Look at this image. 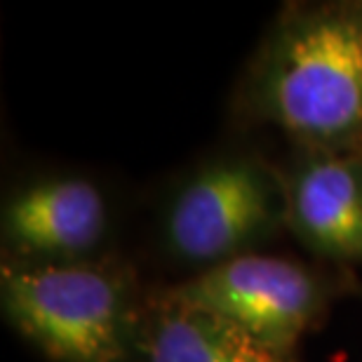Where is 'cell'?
<instances>
[{"label":"cell","mask_w":362,"mask_h":362,"mask_svg":"<svg viewBox=\"0 0 362 362\" xmlns=\"http://www.w3.org/2000/svg\"><path fill=\"white\" fill-rule=\"evenodd\" d=\"M233 111L292 148H362V0L287 5L252 54Z\"/></svg>","instance_id":"obj_1"},{"label":"cell","mask_w":362,"mask_h":362,"mask_svg":"<svg viewBox=\"0 0 362 362\" xmlns=\"http://www.w3.org/2000/svg\"><path fill=\"white\" fill-rule=\"evenodd\" d=\"M151 289L122 257L0 266L7 325L49 362H139Z\"/></svg>","instance_id":"obj_2"},{"label":"cell","mask_w":362,"mask_h":362,"mask_svg":"<svg viewBox=\"0 0 362 362\" xmlns=\"http://www.w3.org/2000/svg\"><path fill=\"white\" fill-rule=\"evenodd\" d=\"M287 230L278 165L247 151L200 163L179 181L160 216L165 255L195 273L262 252Z\"/></svg>","instance_id":"obj_3"},{"label":"cell","mask_w":362,"mask_h":362,"mask_svg":"<svg viewBox=\"0 0 362 362\" xmlns=\"http://www.w3.org/2000/svg\"><path fill=\"white\" fill-rule=\"evenodd\" d=\"M356 278L292 257L252 252L168 285L181 299L219 313L259 341L296 353L301 339L320 327L339 292H353Z\"/></svg>","instance_id":"obj_4"},{"label":"cell","mask_w":362,"mask_h":362,"mask_svg":"<svg viewBox=\"0 0 362 362\" xmlns=\"http://www.w3.org/2000/svg\"><path fill=\"white\" fill-rule=\"evenodd\" d=\"M111 223V202L94 179L71 172L26 179L0 209L3 262L54 266L104 257Z\"/></svg>","instance_id":"obj_5"},{"label":"cell","mask_w":362,"mask_h":362,"mask_svg":"<svg viewBox=\"0 0 362 362\" xmlns=\"http://www.w3.org/2000/svg\"><path fill=\"white\" fill-rule=\"evenodd\" d=\"M278 172L301 247L346 273L362 266V148H292Z\"/></svg>","instance_id":"obj_6"},{"label":"cell","mask_w":362,"mask_h":362,"mask_svg":"<svg viewBox=\"0 0 362 362\" xmlns=\"http://www.w3.org/2000/svg\"><path fill=\"white\" fill-rule=\"evenodd\" d=\"M139 362H301L259 341L219 313L181 299L172 289H151Z\"/></svg>","instance_id":"obj_7"},{"label":"cell","mask_w":362,"mask_h":362,"mask_svg":"<svg viewBox=\"0 0 362 362\" xmlns=\"http://www.w3.org/2000/svg\"><path fill=\"white\" fill-rule=\"evenodd\" d=\"M353 292H358L362 296V282L360 280H356V285H353Z\"/></svg>","instance_id":"obj_8"}]
</instances>
